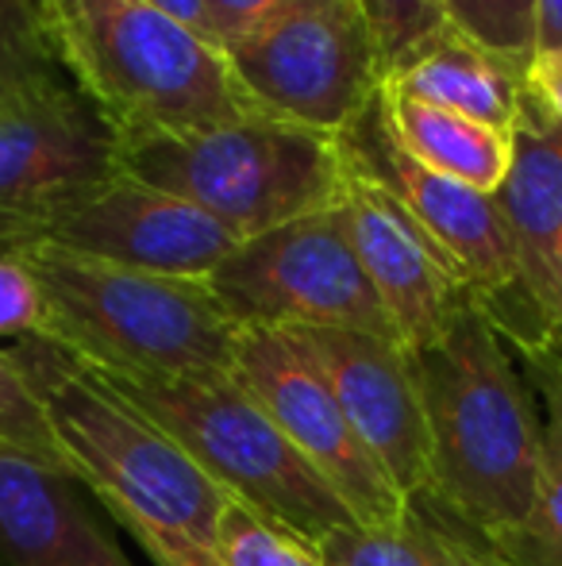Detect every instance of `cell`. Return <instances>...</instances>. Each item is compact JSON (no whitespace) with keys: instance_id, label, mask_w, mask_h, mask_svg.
I'll list each match as a JSON object with an SVG mask.
<instances>
[{"instance_id":"9","label":"cell","mask_w":562,"mask_h":566,"mask_svg":"<svg viewBox=\"0 0 562 566\" xmlns=\"http://www.w3.org/2000/svg\"><path fill=\"white\" fill-rule=\"evenodd\" d=\"M227 59L258 113L336 139L385 85L382 46L362 0L282 15L227 46Z\"/></svg>"},{"instance_id":"7","label":"cell","mask_w":562,"mask_h":566,"mask_svg":"<svg viewBox=\"0 0 562 566\" xmlns=\"http://www.w3.org/2000/svg\"><path fill=\"white\" fill-rule=\"evenodd\" d=\"M339 150L354 174L385 189L435 239V247L463 274L470 301L517 355H532L555 339V328L524 293L517 254L494 197L416 163L393 135L382 90L339 135Z\"/></svg>"},{"instance_id":"18","label":"cell","mask_w":562,"mask_h":566,"mask_svg":"<svg viewBox=\"0 0 562 566\" xmlns=\"http://www.w3.org/2000/svg\"><path fill=\"white\" fill-rule=\"evenodd\" d=\"M385 116L401 147L424 163L427 170L455 178L478 193L494 197L512 166V132L509 127L481 124V119L458 116L450 108H435L427 101L382 85Z\"/></svg>"},{"instance_id":"28","label":"cell","mask_w":562,"mask_h":566,"mask_svg":"<svg viewBox=\"0 0 562 566\" xmlns=\"http://www.w3.org/2000/svg\"><path fill=\"white\" fill-rule=\"evenodd\" d=\"M427 501H432L435 513H439L443 536H447V547H450V566H509L481 532H474L470 524L458 521V516L450 513L447 505H439L432 493H427Z\"/></svg>"},{"instance_id":"4","label":"cell","mask_w":562,"mask_h":566,"mask_svg":"<svg viewBox=\"0 0 562 566\" xmlns=\"http://www.w3.org/2000/svg\"><path fill=\"white\" fill-rule=\"evenodd\" d=\"M20 254L46 297V336L97 370L235 378L240 328L197 277H166L51 247Z\"/></svg>"},{"instance_id":"1","label":"cell","mask_w":562,"mask_h":566,"mask_svg":"<svg viewBox=\"0 0 562 566\" xmlns=\"http://www.w3.org/2000/svg\"><path fill=\"white\" fill-rule=\"evenodd\" d=\"M8 350L35 389L66 467L142 552L158 566H220L216 532L227 493L155 420L59 343L31 336Z\"/></svg>"},{"instance_id":"14","label":"cell","mask_w":562,"mask_h":566,"mask_svg":"<svg viewBox=\"0 0 562 566\" xmlns=\"http://www.w3.org/2000/svg\"><path fill=\"white\" fill-rule=\"evenodd\" d=\"M339 217L359 254L362 274L382 297L401 343L409 350L427 347L447 328L458 305L470 301L455 262L385 189L354 174L351 166L339 193Z\"/></svg>"},{"instance_id":"11","label":"cell","mask_w":562,"mask_h":566,"mask_svg":"<svg viewBox=\"0 0 562 566\" xmlns=\"http://www.w3.org/2000/svg\"><path fill=\"white\" fill-rule=\"evenodd\" d=\"M240 243L232 228L197 205L142 186L120 170L105 186L85 189L82 197L31 220L4 251L51 247L77 259L204 282Z\"/></svg>"},{"instance_id":"13","label":"cell","mask_w":562,"mask_h":566,"mask_svg":"<svg viewBox=\"0 0 562 566\" xmlns=\"http://www.w3.org/2000/svg\"><path fill=\"white\" fill-rule=\"evenodd\" d=\"M316 358L343 417L405 497L427 490V424L416 366L397 339L347 328H282Z\"/></svg>"},{"instance_id":"2","label":"cell","mask_w":562,"mask_h":566,"mask_svg":"<svg viewBox=\"0 0 562 566\" xmlns=\"http://www.w3.org/2000/svg\"><path fill=\"white\" fill-rule=\"evenodd\" d=\"M409 355L427 424L424 493L489 544L505 539L528 521L540 490L543 417L532 381L474 301Z\"/></svg>"},{"instance_id":"29","label":"cell","mask_w":562,"mask_h":566,"mask_svg":"<svg viewBox=\"0 0 562 566\" xmlns=\"http://www.w3.org/2000/svg\"><path fill=\"white\" fill-rule=\"evenodd\" d=\"M524 85L562 119V51H540L528 59Z\"/></svg>"},{"instance_id":"19","label":"cell","mask_w":562,"mask_h":566,"mask_svg":"<svg viewBox=\"0 0 562 566\" xmlns=\"http://www.w3.org/2000/svg\"><path fill=\"white\" fill-rule=\"evenodd\" d=\"M520 358L543 417L540 490L528 521L505 539H494V547L509 566H562V347L551 339Z\"/></svg>"},{"instance_id":"32","label":"cell","mask_w":562,"mask_h":566,"mask_svg":"<svg viewBox=\"0 0 562 566\" xmlns=\"http://www.w3.org/2000/svg\"><path fill=\"white\" fill-rule=\"evenodd\" d=\"M555 343L562 347V266H559V293H555Z\"/></svg>"},{"instance_id":"6","label":"cell","mask_w":562,"mask_h":566,"mask_svg":"<svg viewBox=\"0 0 562 566\" xmlns=\"http://www.w3.org/2000/svg\"><path fill=\"white\" fill-rule=\"evenodd\" d=\"M97 374L142 417L155 420L227 497L285 524L308 544H320L328 532L354 524L343 497L285 440L274 417L243 381Z\"/></svg>"},{"instance_id":"12","label":"cell","mask_w":562,"mask_h":566,"mask_svg":"<svg viewBox=\"0 0 562 566\" xmlns=\"http://www.w3.org/2000/svg\"><path fill=\"white\" fill-rule=\"evenodd\" d=\"M116 174L113 124L70 82L0 101V251L31 220Z\"/></svg>"},{"instance_id":"30","label":"cell","mask_w":562,"mask_h":566,"mask_svg":"<svg viewBox=\"0 0 562 566\" xmlns=\"http://www.w3.org/2000/svg\"><path fill=\"white\" fill-rule=\"evenodd\" d=\"M150 8H158L162 15H170L173 23L189 28L193 35H201L204 43L212 46H224L216 35V23H212V12H209V0H147Z\"/></svg>"},{"instance_id":"17","label":"cell","mask_w":562,"mask_h":566,"mask_svg":"<svg viewBox=\"0 0 562 566\" xmlns=\"http://www.w3.org/2000/svg\"><path fill=\"white\" fill-rule=\"evenodd\" d=\"M385 85L435 108H450L458 116L512 132L520 93H524V66L501 59L455 23H447Z\"/></svg>"},{"instance_id":"26","label":"cell","mask_w":562,"mask_h":566,"mask_svg":"<svg viewBox=\"0 0 562 566\" xmlns=\"http://www.w3.org/2000/svg\"><path fill=\"white\" fill-rule=\"evenodd\" d=\"M46 336V297L31 266L12 251H0V339Z\"/></svg>"},{"instance_id":"24","label":"cell","mask_w":562,"mask_h":566,"mask_svg":"<svg viewBox=\"0 0 562 566\" xmlns=\"http://www.w3.org/2000/svg\"><path fill=\"white\" fill-rule=\"evenodd\" d=\"M447 20L481 46L528 70L532 59V0H443Z\"/></svg>"},{"instance_id":"25","label":"cell","mask_w":562,"mask_h":566,"mask_svg":"<svg viewBox=\"0 0 562 566\" xmlns=\"http://www.w3.org/2000/svg\"><path fill=\"white\" fill-rule=\"evenodd\" d=\"M362 8L378 31L385 82L450 23L443 0H362Z\"/></svg>"},{"instance_id":"15","label":"cell","mask_w":562,"mask_h":566,"mask_svg":"<svg viewBox=\"0 0 562 566\" xmlns=\"http://www.w3.org/2000/svg\"><path fill=\"white\" fill-rule=\"evenodd\" d=\"M93 501L70 470L0 451V566H136Z\"/></svg>"},{"instance_id":"10","label":"cell","mask_w":562,"mask_h":566,"mask_svg":"<svg viewBox=\"0 0 562 566\" xmlns=\"http://www.w3.org/2000/svg\"><path fill=\"white\" fill-rule=\"evenodd\" d=\"M235 381L255 394L305 462L343 497L354 524L385 528L405 521L409 497L390 482L351 420L343 417L316 358L282 328H240Z\"/></svg>"},{"instance_id":"21","label":"cell","mask_w":562,"mask_h":566,"mask_svg":"<svg viewBox=\"0 0 562 566\" xmlns=\"http://www.w3.org/2000/svg\"><path fill=\"white\" fill-rule=\"evenodd\" d=\"M62 82L43 0H0V101Z\"/></svg>"},{"instance_id":"5","label":"cell","mask_w":562,"mask_h":566,"mask_svg":"<svg viewBox=\"0 0 562 566\" xmlns=\"http://www.w3.org/2000/svg\"><path fill=\"white\" fill-rule=\"evenodd\" d=\"M120 139V170L197 205L240 239L339 205L347 178L336 135L274 116L201 132H142Z\"/></svg>"},{"instance_id":"31","label":"cell","mask_w":562,"mask_h":566,"mask_svg":"<svg viewBox=\"0 0 562 566\" xmlns=\"http://www.w3.org/2000/svg\"><path fill=\"white\" fill-rule=\"evenodd\" d=\"M562 51V0H532V54Z\"/></svg>"},{"instance_id":"3","label":"cell","mask_w":562,"mask_h":566,"mask_svg":"<svg viewBox=\"0 0 562 566\" xmlns=\"http://www.w3.org/2000/svg\"><path fill=\"white\" fill-rule=\"evenodd\" d=\"M66 82L116 135L201 132L266 116L224 46L204 43L147 0H43Z\"/></svg>"},{"instance_id":"22","label":"cell","mask_w":562,"mask_h":566,"mask_svg":"<svg viewBox=\"0 0 562 566\" xmlns=\"http://www.w3.org/2000/svg\"><path fill=\"white\" fill-rule=\"evenodd\" d=\"M216 559L220 566H324L316 544L235 497L220 513Z\"/></svg>"},{"instance_id":"16","label":"cell","mask_w":562,"mask_h":566,"mask_svg":"<svg viewBox=\"0 0 562 566\" xmlns=\"http://www.w3.org/2000/svg\"><path fill=\"white\" fill-rule=\"evenodd\" d=\"M509 231L520 282L543 321L555 328L562 266V119L524 85L512 124V166L494 193Z\"/></svg>"},{"instance_id":"20","label":"cell","mask_w":562,"mask_h":566,"mask_svg":"<svg viewBox=\"0 0 562 566\" xmlns=\"http://www.w3.org/2000/svg\"><path fill=\"white\" fill-rule=\"evenodd\" d=\"M324 566H450V547L427 493L409 497L405 521L385 528L347 524L316 544Z\"/></svg>"},{"instance_id":"8","label":"cell","mask_w":562,"mask_h":566,"mask_svg":"<svg viewBox=\"0 0 562 566\" xmlns=\"http://www.w3.org/2000/svg\"><path fill=\"white\" fill-rule=\"evenodd\" d=\"M204 285L235 328H347L401 343L362 274L339 205L243 239Z\"/></svg>"},{"instance_id":"23","label":"cell","mask_w":562,"mask_h":566,"mask_svg":"<svg viewBox=\"0 0 562 566\" xmlns=\"http://www.w3.org/2000/svg\"><path fill=\"white\" fill-rule=\"evenodd\" d=\"M0 448L28 454V459L43 462V467L70 470L51 424H46V412L39 405L35 389L28 386V378H23V370L15 366L8 347H0Z\"/></svg>"},{"instance_id":"33","label":"cell","mask_w":562,"mask_h":566,"mask_svg":"<svg viewBox=\"0 0 562 566\" xmlns=\"http://www.w3.org/2000/svg\"><path fill=\"white\" fill-rule=\"evenodd\" d=\"M0 451H8V448H0ZM15 454H20V451H15Z\"/></svg>"},{"instance_id":"27","label":"cell","mask_w":562,"mask_h":566,"mask_svg":"<svg viewBox=\"0 0 562 566\" xmlns=\"http://www.w3.org/2000/svg\"><path fill=\"white\" fill-rule=\"evenodd\" d=\"M316 4H328V0H209V12H212V23H216V35L220 43L235 46L243 43L247 35L263 31L266 23L282 20V15H293V12H305V8H316Z\"/></svg>"}]
</instances>
